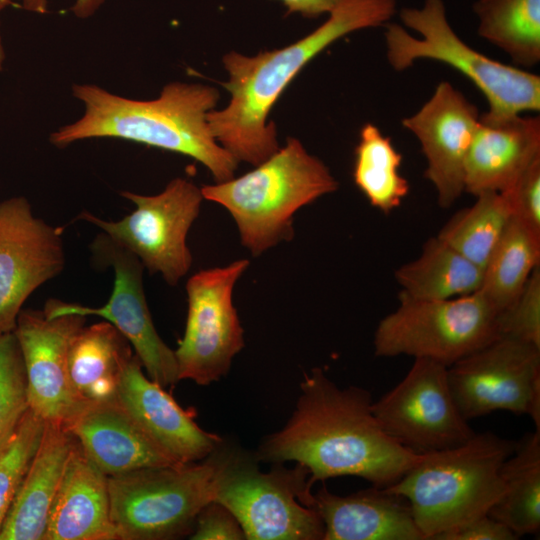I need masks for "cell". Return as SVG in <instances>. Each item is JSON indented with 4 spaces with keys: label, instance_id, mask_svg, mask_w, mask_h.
Wrapping results in <instances>:
<instances>
[{
    "label": "cell",
    "instance_id": "cell-1",
    "mask_svg": "<svg viewBox=\"0 0 540 540\" xmlns=\"http://www.w3.org/2000/svg\"><path fill=\"white\" fill-rule=\"evenodd\" d=\"M368 390L339 388L321 369L305 374L296 408L286 425L260 445L257 458L295 461L309 472V484L356 476L387 487L415 466L416 454L391 439L372 411Z\"/></svg>",
    "mask_w": 540,
    "mask_h": 540
},
{
    "label": "cell",
    "instance_id": "cell-2",
    "mask_svg": "<svg viewBox=\"0 0 540 540\" xmlns=\"http://www.w3.org/2000/svg\"><path fill=\"white\" fill-rule=\"evenodd\" d=\"M397 12L396 0H342L327 19L300 40L280 49L245 56L229 52L223 83L230 101L207 120L217 142L238 162L260 164L280 147L268 116L300 70L324 49L355 31L384 27Z\"/></svg>",
    "mask_w": 540,
    "mask_h": 540
},
{
    "label": "cell",
    "instance_id": "cell-3",
    "mask_svg": "<svg viewBox=\"0 0 540 540\" xmlns=\"http://www.w3.org/2000/svg\"><path fill=\"white\" fill-rule=\"evenodd\" d=\"M72 93L84 113L52 132V145L65 148L81 140L121 139L193 158L216 182L234 177L239 162L217 142L207 120L219 99L217 89L171 82L152 100L126 98L95 84H74Z\"/></svg>",
    "mask_w": 540,
    "mask_h": 540
},
{
    "label": "cell",
    "instance_id": "cell-4",
    "mask_svg": "<svg viewBox=\"0 0 540 540\" xmlns=\"http://www.w3.org/2000/svg\"><path fill=\"white\" fill-rule=\"evenodd\" d=\"M327 165L296 138H288L255 168L237 178L205 185L203 198L232 216L241 244L255 257L294 237L293 219L302 207L335 192Z\"/></svg>",
    "mask_w": 540,
    "mask_h": 540
},
{
    "label": "cell",
    "instance_id": "cell-5",
    "mask_svg": "<svg viewBox=\"0 0 540 540\" xmlns=\"http://www.w3.org/2000/svg\"><path fill=\"white\" fill-rule=\"evenodd\" d=\"M517 441L493 432L421 455L418 463L386 488L410 504L425 540L488 513L504 492L503 462Z\"/></svg>",
    "mask_w": 540,
    "mask_h": 540
},
{
    "label": "cell",
    "instance_id": "cell-6",
    "mask_svg": "<svg viewBox=\"0 0 540 540\" xmlns=\"http://www.w3.org/2000/svg\"><path fill=\"white\" fill-rule=\"evenodd\" d=\"M399 17L402 24L384 26L386 58L393 70H407L422 59L450 66L484 95L485 120L540 110L539 75L489 58L465 43L450 24L443 0L404 7Z\"/></svg>",
    "mask_w": 540,
    "mask_h": 540
},
{
    "label": "cell",
    "instance_id": "cell-7",
    "mask_svg": "<svg viewBox=\"0 0 540 540\" xmlns=\"http://www.w3.org/2000/svg\"><path fill=\"white\" fill-rule=\"evenodd\" d=\"M227 453L219 446L199 462L108 476L110 517L117 540L190 536L199 512L214 499Z\"/></svg>",
    "mask_w": 540,
    "mask_h": 540
},
{
    "label": "cell",
    "instance_id": "cell-8",
    "mask_svg": "<svg viewBox=\"0 0 540 540\" xmlns=\"http://www.w3.org/2000/svg\"><path fill=\"white\" fill-rule=\"evenodd\" d=\"M398 307L377 325L374 353L426 358L450 366L499 336V310L481 292L443 300L398 295Z\"/></svg>",
    "mask_w": 540,
    "mask_h": 540
},
{
    "label": "cell",
    "instance_id": "cell-9",
    "mask_svg": "<svg viewBox=\"0 0 540 540\" xmlns=\"http://www.w3.org/2000/svg\"><path fill=\"white\" fill-rule=\"evenodd\" d=\"M309 472H261L245 456L228 451L216 480L213 501L227 507L248 540H323L324 525L311 507Z\"/></svg>",
    "mask_w": 540,
    "mask_h": 540
},
{
    "label": "cell",
    "instance_id": "cell-10",
    "mask_svg": "<svg viewBox=\"0 0 540 540\" xmlns=\"http://www.w3.org/2000/svg\"><path fill=\"white\" fill-rule=\"evenodd\" d=\"M135 209L117 221L104 220L83 211L77 219L101 230L114 242L135 255L151 274H160L176 286L192 265L187 245L189 230L200 213L203 195L191 180L177 177L155 195L121 191Z\"/></svg>",
    "mask_w": 540,
    "mask_h": 540
},
{
    "label": "cell",
    "instance_id": "cell-11",
    "mask_svg": "<svg viewBox=\"0 0 540 540\" xmlns=\"http://www.w3.org/2000/svg\"><path fill=\"white\" fill-rule=\"evenodd\" d=\"M249 264L247 259H238L223 267L200 270L188 279L186 326L174 351L180 380L198 385L218 381L244 347L233 290Z\"/></svg>",
    "mask_w": 540,
    "mask_h": 540
},
{
    "label": "cell",
    "instance_id": "cell-12",
    "mask_svg": "<svg viewBox=\"0 0 540 540\" xmlns=\"http://www.w3.org/2000/svg\"><path fill=\"white\" fill-rule=\"evenodd\" d=\"M447 379L467 421L503 410L540 430V347L500 336L448 366Z\"/></svg>",
    "mask_w": 540,
    "mask_h": 540
},
{
    "label": "cell",
    "instance_id": "cell-13",
    "mask_svg": "<svg viewBox=\"0 0 540 540\" xmlns=\"http://www.w3.org/2000/svg\"><path fill=\"white\" fill-rule=\"evenodd\" d=\"M93 259L110 266L114 273L113 289L108 301L100 307L50 298L44 314L99 316L111 323L131 344L146 369L148 377L162 387L174 386L180 379L174 350L161 339L152 321L144 287V266L131 252L101 232L90 245Z\"/></svg>",
    "mask_w": 540,
    "mask_h": 540
},
{
    "label": "cell",
    "instance_id": "cell-14",
    "mask_svg": "<svg viewBox=\"0 0 540 540\" xmlns=\"http://www.w3.org/2000/svg\"><path fill=\"white\" fill-rule=\"evenodd\" d=\"M372 411L391 439L416 454L459 446L475 434L454 401L447 366L426 358H415Z\"/></svg>",
    "mask_w": 540,
    "mask_h": 540
},
{
    "label": "cell",
    "instance_id": "cell-15",
    "mask_svg": "<svg viewBox=\"0 0 540 540\" xmlns=\"http://www.w3.org/2000/svg\"><path fill=\"white\" fill-rule=\"evenodd\" d=\"M65 263L60 228L35 216L23 196L0 202V333L14 331L25 301Z\"/></svg>",
    "mask_w": 540,
    "mask_h": 540
},
{
    "label": "cell",
    "instance_id": "cell-16",
    "mask_svg": "<svg viewBox=\"0 0 540 540\" xmlns=\"http://www.w3.org/2000/svg\"><path fill=\"white\" fill-rule=\"evenodd\" d=\"M481 114L459 89L441 81L430 98L402 126L420 143L424 177L433 185L441 208H450L464 191L467 155Z\"/></svg>",
    "mask_w": 540,
    "mask_h": 540
},
{
    "label": "cell",
    "instance_id": "cell-17",
    "mask_svg": "<svg viewBox=\"0 0 540 540\" xmlns=\"http://www.w3.org/2000/svg\"><path fill=\"white\" fill-rule=\"evenodd\" d=\"M86 320L80 314L49 318L35 309H22L17 317L13 332L24 363L29 408L45 422L63 425L83 406L69 383L68 351Z\"/></svg>",
    "mask_w": 540,
    "mask_h": 540
},
{
    "label": "cell",
    "instance_id": "cell-18",
    "mask_svg": "<svg viewBox=\"0 0 540 540\" xmlns=\"http://www.w3.org/2000/svg\"><path fill=\"white\" fill-rule=\"evenodd\" d=\"M118 401L176 464L204 460L222 445L218 435L199 427L191 410L144 374L136 354L124 373Z\"/></svg>",
    "mask_w": 540,
    "mask_h": 540
},
{
    "label": "cell",
    "instance_id": "cell-19",
    "mask_svg": "<svg viewBox=\"0 0 540 540\" xmlns=\"http://www.w3.org/2000/svg\"><path fill=\"white\" fill-rule=\"evenodd\" d=\"M64 427L107 476L176 464L119 401L84 404Z\"/></svg>",
    "mask_w": 540,
    "mask_h": 540
},
{
    "label": "cell",
    "instance_id": "cell-20",
    "mask_svg": "<svg viewBox=\"0 0 540 540\" xmlns=\"http://www.w3.org/2000/svg\"><path fill=\"white\" fill-rule=\"evenodd\" d=\"M539 158V116L480 117L466 159L464 191L473 196L503 193Z\"/></svg>",
    "mask_w": 540,
    "mask_h": 540
},
{
    "label": "cell",
    "instance_id": "cell-21",
    "mask_svg": "<svg viewBox=\"0 0 540 540\" xmlns=\"http://www.w3.org/2000/svg\"><path fill=\"white\" fill-rule=\"evenodd\" d=\"M311 507L323 522V540H425L409 502L386 487L346 496L323 487Z\"/></svg>",
    "mask_w": 540,
    "mask_h": 540
},
{
    "label": "cell",
    "instance_id": "cell-22",
    "mask_svg": "<svg viewBox=\"0 0 540 540\" xmlns=\"http://www.w3.org/2000/svg\"><path fill=\"white\" fill-rule=\"evenodd\" d=\"M44 540H117L110 517L108 476L76 439L49 512Z\"/></svg>",
    "mask_w": 540,
    "mask_h": 540
},
{
    "label": "cell",
    "instance_id": "cell-23",
    "mask_svg": "<svg viewBox=\"0 0 540 540\" xmlns=\"http://www.w3.org/2000/svg\"><path fill=\"white\" fill-rule=\"evenodd\" d=\"M74 442L64 425L45 422L39 447L0 528V540H44L49 512Z\"/></svg>",
    "mask_w": 540,
    "mask_h": 540
},
{
    "label": "cell",
    "instance_id": "cell-24",
    "mask_svg": "<svg viewBox=\"0 0 540 540\" xmlns=\"http://www.w3.org/2000/svg\"><path fill=\"white\" fill-rule=\"evenodd\" d=\"M129 341L109 322L84 325L68 351V377L82 405L118 400L120 385L134 356Z\"/></svg>",
    "mask_w": 540,
    "mask_h": 540
},
{
    "label": "cell",
    "instance_id": "cell-25",
    "mask_svg": "<svg viewBox=\"0 0 540 540\" xmlns=\"http://www.w3.org/2000/svg\"><path fill=\"white\" fill-rule=\"evenodd\" d=\"M401 293L423 300H443L480 290L483 269L437 236L430 237L420 255L394 273Z\"/></svg>",
    "mask_w": 540,
    "mask_h": 540
},
{
    "label": "cell",
    "instance_id": "cell-26",
    "mask_svg": "<svg viewBox=\"0 0 540 540\" xmlns=\"http://www.w3.org/2000/svg\"><path fill=\"white\" fill-rule=\"evenodd\" d=\"M504 492L488 515L519 538L540 529V430L527 433L500 468Z\"/></svg>",
    "mask_w": 540,
    "mask_h": 540
},
{
    "label": "cell",
    "instance_id": "cell-27",
    "mask_svg": "<svg viewBox=\"0 0 540 540\" xmlns=\"http://www.w3.org/2000/svg\"><path fill=\"white\" fill-rule=\"evenodd\" d=\"M479 37L502 50L514 66L540 62V0H475Z\"/></svg>",
    "mask_w": 540,
    "mask_h": 540
},
{
    "label": "cell",
    "instance_id": "cell-28",
    "mask_svg": "<svg viewBox=\"0 0 540 540\" xmlns=\"http://www.w3.org/2000/svg\"><path fill=\"white\" fill-rule=\"evenodd\" d=\"M353 180L370 205L384 214L401 206L409 181L400 173L403 156L391 138L373 123H365L354 151Z\"/></svg>",
    "mask_w": 540,
    "mask_h": 540
},
{
    "label": "cell",
    "instance_id": "cell-29",
    "mask_svg": "<svg viewBox=\"0 0 540 540\" xmlns=\"http://www.w3.org/2000/svg\"><path fill=\"white\" fill-rule=\"evenodd\" d=\"M540 266V235L512 217L485 267L481 291L499 312L518 297Z\"/></svg>",
    "mask_w": 540,
    "mask_h": 540
},
{
    "label": "cell",
    "instance_id": "cell-30",
    "mask_svg": "<svg viewBox=\"0 0 540 540\" xmlns=\"http://www.w3.org/2000/svg\"><path fill=\"white\" fill-rule=\"evenodd\" d=\"M475 198L471 206L457 211L436 236L483 269L512 218V211L502 193L487 192Z\"/></svg>",
    "mask_w": 540,
    "mask_h": 540
},
{
    "label": "cell",
    "instance_id": "cell-31",
    "mask_svg": "<svg viewBox=\"0 0 540 540\" xmlns=\"http://www.w3.org/2000/svg\"><path fill=\"white\" fill-rule=\"evenodd\" d=\"M45 421L30 408L0 448V528L41 442Z\"/></svg>",
    "mask_w": 540,
    "mask_h": 540
},
{
    "label": "cell",
    "instance_id": "cell-32",
    "mask_svg": "<svg viewBox=\"0 0 540 540\" xmlns=\"http://www.w3.org/2000/svg\"><path fill=\"white\" fill-rule=\"evenodd\" d=\"M29 409L27 379L14 332L0 333V448Z\"/></svg>",
    "mask_w": 540,
    "mask_h": 540
},
{
    "label": "cell",
    "instance_id": "cell-33",
    "mask_svg": "<svg viewBox=\"0 0 540 540\" xmlns=\"http://www.w3.org/2000/svg\"><path fill=\"white\" fill-rule=\"evenodd\" d=\"M499 336L540 347V266L536 267L514 302L498 316Z\"/></svg>",
    "mask_w": 540,
    "mask_h": 540
},
{
    "label": "cell",
    "instance_id": "cell-34",
    "mask_svg": "<svg viewBox=\"0 0 540 540\" xmlns=\"http://www.w3.org/2000/svg\"><path fill=\"white\" fill-rule=\"evenodd\" d=\"M502 194L509 203L512 217L540 235V158Z\"/></svg>",
    "mask_w": 540,
    "mask_h": 540
},
{
    "label": "cell",
    "instance_id": "cell-35",
    "mask_svg": "<svg viewBox=\"0 0 540 540\" xmlns=\"http://www.w3.org/2000/svg\"><path fill=\"white\" fill-rule=\"evenodd\" d=\"M192 540H243L245 533L234 514L224 505L211 501L199 512Z\"/></svg>",
    "mask_w": 540,
    "mask_h": 540
},
{
    "label": "cell",
    "instance_id": "cell-36",
    "mask_svg": "<svg viewBox=\"0 0 540 540\" xmlns=\"http://www.w3.org/2000/svg\"><path fill=\"white\" fill-rule=\"evenodd\" d=\"M519 537L488 514L436 535L433 540H515Z\"/></svg>",
    "mask_w": 540,
    "mask_h": 540
},
{
    "label": "cell",
    "instance_id": "cell-37",
    "mask_svg": "<svg viewBox=\"0 0 540 540\" xmlns=\"http://www.w3.org/2000/svg\"><path fill=\"white\" fill-rule=\"evenodd\" d=\"M288 13L300 14L306 18L328 15L342 0H276Z\"/></svg>",
    "mask_w": 540,
    "mask_h": 540
},
{
    "label": "cell",
    "instance_id": "cell-38",
    "mask_svg": "<svg viewBox=\"0 0 540 540\" xmlns=\"http://www.w3.org/2000/svg\"><path fill=\"white\" fill-rule=\"evenodd\" d=\"M105 0H76L70 11L80 19H87L94 15L103 5ZM24 10L36 14L48 12V0H22Z\"/></svg>",
    "mask_w": 540,
    "mask_h": 540
},
{
    "label": "cell",
    "instance_id": "cell-39",
    "mask_svg": "<svg viewBox=\"0 0 540 540\" xmlns=\"http://www.w3.org/2000/svg\"><path fill=\"white\" fill-rule=\"evenodd\" d=\"M14 5V0H0V14L2 11H4L6 8ZM6 60V52L2 40V35L0 32V71L3 69L4 64Z\"/></svg>",
    "mask_w": 540,
    "mask_h": 540
}]
</instances>
